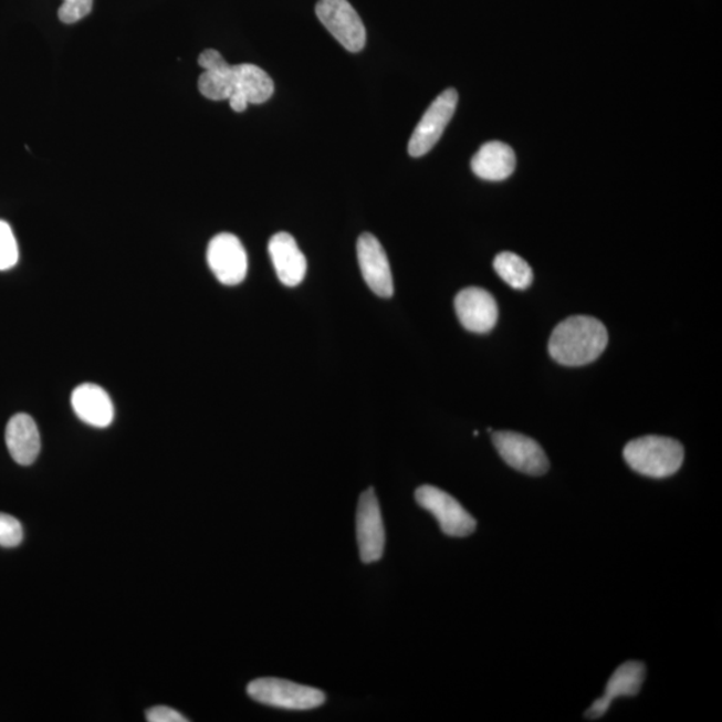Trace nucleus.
Wrapping results in <instances>:
<instances>
[{"instance_id":"1","label":"nucleus","mask_w":722,"mask_h":722,"mask_svg":"<svg viewBox=\"0 0 722 722\" xmlns=\"http://www.w3.org/2000/svg\"><path fill=\"white\" fill-rule=\"evenodd\" d=\"M608 341V331L597 318L572 316L553 331L548 353L562 366H586L603 355Z\"/></svg>"},{"instance_id":"2","label":"nucleus","mask_w":722,"mask_h":722,"mask_svg":"<svg viewBox=\"0 0 722 722\" xmlns=\"http://www.w3.org/2000/svg\"><path fill=\"white\" fill-rule=\"evenodd\" d=\"M683 457L682 444L667 437L638 438L624 449V458L630 469L650 478L672 477L681 469Z\"/></svg>"},{"instance_id":"3","label":"nucleus","mask_w":722,"mask_h":722,"mask_svg":"<svg viewBox=\"0 0 722 722\" xmlns=\"http://www.w3.org/2000/svg\"><path fill=\"white\" fill-rule=\"evenodd\" d=\"M247 692L249 698L260 704L287 711H310L325 702L322 690L280 679L254 680L249 683Z\"/></svg>"},{"instance_id":"4","label":"nucleus","mask_w":722,"mask_h":722,"mask_svg":"<svg viewBox=\"0 0 722 722\" xmlns=\"http://www.w3.org/2000/svg\"><path fill=\"white\" fill-rule=\"evenodd\" d=\"M420 508L437 517L446 535L463 538L475 532L477 521L456 498L433 485H421L415 493Z\"/></svg>"},{"instance_id":"5","label":"nucleus","mask_w":722,"mask_h":722,"mask_svg":"<svg viewBox=\"0 0 722 722\" xmlns=\"http://www.w3.org/2000/svg\"><path fill=\"white\" fill-rule=\"evenodd\" d=\"M316 15L345 50L359 53L366 46V28L347 0H321L316 4Z\"/></svg>"},{"instance_id":"6","label":"nucleus","mask_w":722,"mask_h":722,"mask_svg":"<svg viewBox=\"0 0 722 722\" xmlns=\"http://www.w3.org/2000/svg\"><path fill=\"white\" fill-rule=\"evenodd\" d=\"M356 538L364 564H374L381 559L385 554L386 532L374 489L364 491L357 504Z\"/></svg>"},{"instance_id":"7","label":"nucleus","mask_w":722,"mask_h":722,"mask_svg":"<svg viewBox=\"0 0 722 722\" xmlns=\"http://www.w3.org/2000/svg\"><path fill=\"white\" fill-rule=\"evenodd\" d=\"M458 100L456 88H447L427 108L408 143V153L411 157L426 156L438 144L457 111Z\"/></svg>"},{"instance_id":"8","label":"nucleus","mask_w":722,"mask_h":722,"mask_svg":"<svg viewBox=\"0 0 722 722\" xmlns=\"http://www.w3.org/2000/svg\"><path fill=\"white\" fill-rule=\"evenodd\" d=\"M210 271L223 285H239L248 273L244 245L232 233H220L210 240L207 252Z\"/></svg>"},{"instance_id":"9","label":"nucleus","mask_w":722,"mask_h":722,"mask_svg":"<svg viewBox=\"0 0 722 722\" xmlns=\"http://www.w3.org/2000/svg\"><path fill=\"white\" fill-rule=\"evenodd\" d=\"M493 442L510 468L533 477L546 474L548 459L534 439L517 432L500 431L493 433Z\"/></svg>"},{"instance_id":"10","label":"nucleus","mask_w":722,"mask_h":722,"mask_svg":"<svg viewBox=\"0 0 722 722\" xmlns=\"http://www.w3.org/2000/svg\"><path fill=\"white\" fill-rule=\"evenodd\" d=\"M232 81V94L229 97V105L234 112L247 111L248 105L265 104L274 93V83L263 69L244 63V65L232 66L230 72Z\"/></svg>"},{"instance_id":"11","label":"nucleus","mask_w":722,"mask_h":722,"mask_svg":"<svg viewBox=\"0 0 722 722\" xmlns=\"http://www.w3.org/2000/svg\"><path fill=\"white\" fill-rule=\"evenodd\" d=\"M357 260L369 290L380 297L394 295L391 266L385 248L374 234L363 233L357 240Z\"/></svg>"},{"instance_id":"12","label":"nucleus","mask_w":722,"mask_h":722,"mask_svg":"<svg viewBox=\"0 0 722 722\" xmlns=\"http://www.w3.org/2000/svg\"><path fill=\"white\" fill-rule=\"evenodd\" d=\"M460 324L475 334H488L498 322V305L493 295L483 287L470 286L456 299Z\"/></svg>"},{"instance_id":"13","label":"nucleus","mask_w":722,"mask_h":722,"mask_svg":"<svg viewBox=\"0 0 722 722\" xmlns=\"http://www.w3.org/2000/svg\"><path fill=\"white\" fill-rule=\"evenodd\" d=\"M647 677V667L643 662L629 661L622 663L610 677L606 686L603 698L594 701V704L587 709L585 718L597 720L609 711L613 700L618 698H635L642 688Z\"/></svg>"},{"instance_id":"14","label":"nucleus","mask_w":722,"mask_h":722,"mask_svg":"<svg viewBox=\"0 0 722 722\" xmlns=\"http://www.w3.org/2000/svg\"><path fill=\"white\" fill-rule=\"evenodd\" d=\"M268 252L281 283L286 286L302 283L306 273V259L290 233L274 234L268 244Z\"/></svg>"},{"instance_id":"15","label":"nucleus","mask_w":722,"mask_h":722,"mask_svg":"<svg viewBox=\"0 0 722 722\" xmlns=\"http://www.w3.org/2000/svg\"><path fill=\"white\" fill-rule=\"evenodd\" d=\"M73 410L86 425L106 428L114 420V405L104 388L86 383L76 387L72 395Z\"/></svg>"},{"instance_id":"16","label":"nucleus","mask_w":722,"mask_h":722,"mask_svg":"<svg viewBox=\"0 0 722 722\" xmlns=\"http://www.w3.org/2000/svg\"><path fill=\"white\" fill-rule=\"evenodd\" d=\"M6 444L18 464H33L41 452L40 430L28 414H17L6 428Z\"/></svg>"},{"instance_id":"17","label":"nucleus","mask_w":722,"mask_h":722,"mask_svg":"<svg viewBox=\"0 0 722 722\" xmlns=\"http://www.w3.org/2000/svg\"><path fill=\"white\" fill-rule=\"evenodd\" d=\"M198 65L206 70L198 79V88L203 97L228 101L232 94V81H230L232 65H229L219 51L213 49L203 51L198 57Z\"/></svg>"},{"instance_id":"18","label":"nucleus","mask_w":722,"mask_h":722,"mask_svg":"<svg viewBox=\"0 0 722 722\" xmlns=\"http://www.w3.org/2000/svg\"><path fill=\"white\" fill-rule=\"evenodd\" d=\"M516 158L508 144L493 140L478 150L471 161V169L485 181L506 180L515 170Z\"/></svg>"},{"instance_id":"19","label":"nucleus","mask_w":722,"mask_h":722,"mask_svg":"<svg viewBox=\"0 0 722 722\" xmlns=\"http://www.w3.org/2000/svg\"><path fill=\"white\" fill-rule=\"evenodd\" d=\"M494 270L514 290H526L533 283L532 268L520 255L502 252L494 260Z\"/></svg>"},{"instance_id":"20","label":"nucleus","mask_w":722,"mask_h":722,"mask_svg":"<svg viewBox=\"0 0 722 722\" xmlns=\"http://www.w3.org/2000/svg\"><path fill=\"white\" fill-rule=\"evenodd\" d=\"M18 242L8 222L0 220V271H9L18 264Z\"/></svg>"},{"instance_id":"21","label":"nucleus","mask_w":722,"mask_h":722,"mask_svg":"<svg viewBox=\"0 0 722 722\" xmlns=\"http://www.w3.org/2000/svg\"><path fill=\"white\" fill-rule=\"evenodd\" d=\"M23 541V527L17 517L0 513V546L17 547Z\"/></svg>"},{"instance_id":"22","label":"nucleus","mask_w":722,"mask_h":722,"mask_svg":"<svg viewBox=\"0 0 722 722\" xmlns=\"http://www.w3.org/2000/svg\"><path fill=\"white\" fill-rule=\"evenodd\" d=\"M93 10V0H63L57 10L61 22L73 24L86 18Z\"/></svg>"},{"instance_id":"23","label":"nucleus","mask_w":722,"mask_h":722,"mask_svg":"<svg viewBox=\"0 0 722 722\" xmlns=\"http://www.w3.org/2000/svg\"><path fill=\"white\" fill-rule=\"evenodd\" d=\"M146 720L149 722H187L189 721L187 718H184V715L180 712L175 711V709H171L169 707H155L149 709L148 712H146Z\"/></svg>"}]
</instances>
